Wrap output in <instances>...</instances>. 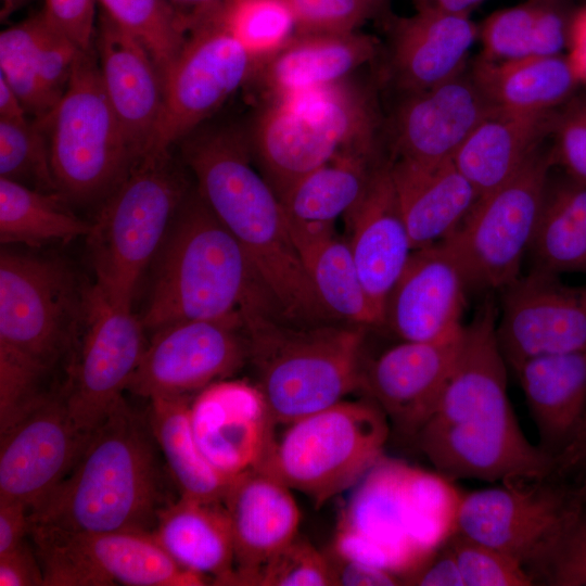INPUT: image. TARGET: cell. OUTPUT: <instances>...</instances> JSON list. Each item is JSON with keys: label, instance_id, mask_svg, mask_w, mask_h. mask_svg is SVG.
<instances>
[{"label": "cell", "instance_id": "obj_13", "mask_svg": "<svg viewBox=\"0 0 586 586\" xmlns=\"http://www.w3.org/2000/svg\"><path fill=\"white\" fill-rule=\"evenodd\" d=\"M542 480L502 482L463 493L457 531L517 560L546 581L564 539L583 517L574 492Z\"/></svg>", "mask_w": 586, "mask_h": 586}, {"label": "cell", "instance_id": "obj_53", "mask_svg": "<svg viewBox=\"0 0 586 586\" xmlns=\"http://www.w3.org/2000/svg\"><path fill=\"white\" fill-rule=\"evenodd\" d=\"M405 585L464 586L456 558L446 542Z\"/></svg>", "mask_w": 586, "mask_h": 586}, {"label": "cell", "instance_id": "obj_3", "mask_svg": "<svg viewBox=\"0 0 586 586\" xmlns=\"http://www.w3.org/2000/svg\"><path fill=\"white\" fill-rule=\"evenodd\" d=\"M146 416L124 397L66 477L29 511L30 525L72 532H152L171 501Z\"/></svg>", "mask_w": 586, "mask_h": 586}, {"label": "cell", "instance_id": "obj_42", "mask_svg": "<svg viewBox=\"0 0 586 586\" xmlns=\"http://www.w3.org/2000/svg\"><path fill=\"white\" fill-rule=\"evenodd\" d=\"M0 178L40 191L58 192L47 137L37 122L0 118Z\"/></svg>", "mask_w": 586, "mask_h": 586}, {"label": "cell", "instance_id": "obj_20", "mask_svg": "<svg viewBox=\"0 0 586 586\" xmlns=\"http://www.w3.org/2000/svg\"><path fill=\"white\" fill-rule=\"evenodd\" d=\"M189 412L199 447L222 475L232 480L262 468L277 422L255 383L214 382L190 400Z\"/></svg>", "mask_w": 586, "mask_h": 586}, {"label": "cell", "instance_id": "obj_11", "mask_svg": "<svg viewBox=\"0 0 586 586\" xmlns=\"http://www.w3.org/2000/svg\"><path fill=\"white\" fill-rule=\"evenodd\" d=\"M388 419L370 398L342 399L285 424L262 470L320 507L382 457Z\"/></svg>", "mask_w": 586, "mask_h": 586}, {"label": "cell", "instance_id": "obj_33", "mask_svg": "<svg viewBox=\"0 0 586 586\" xmlns=\"http://www.w3.org/2000/svg\"><path fill=\"white\" fill-rule=\"evenodd\" d=\"M152 534L181 568L232 585L234 547L224 502L179 496L160 512Z\"/></svg>", "mask_w": 586, "mask_h": 586}, {"label": "cell", "instance_id": "obj_32", "mask_svg": "<svg viewBox=\"0 0 586 586\" xmlns=\"http://www.w3.org/2000/svg\"><path fill=\"white\" fill-rule=\"evenodd\" d=\"M292 240L322 305L337 322L364 328L381 326L359 278L347 240L334 222L289 217Z\"/></svg>", "mask_w": 586, "mask_h": 586}, {"label": "cell", "instance_id": "obj_10", "mask_svg": "<svg viewBox=\"0 0 586 586\" xmlns=\"http://www.w3.org/2000/svg\"><path fill=\"white\" fill-rule=\"evenodd\" d=\"M35 122L47 137L56 190L72 205L102 203L140 161L105 93L94 47L78 52L63 97Z\"/></svg>", "mask_w": 586, "mask_h": 586}, {"label": "cell", "instance_id": "obj_27", "mask_svg": "<svg viewBox=\"0 0 586 586\" xmlns=\"http://www.w3.org/2000/svg\"><path fill=\"white\" fill-rule=\"evenodd\" d=\"M479 27L469 14L419 5L394 22L391 68L404 93L442 84L464 71Z\"/></svg>", "mask_w": 586, "mask_h": 586}, {"label": "cell", "instance_id": "obj_62", "mask_svg": "<svg viewBox=\"0 0 586 586\" xmlns=\"http://www.w3.org/2000/svg\"><path fill=\"white\" fill-rule=\"evenodd\" d=\"M367 1L375 14L381 12L387 3V0H367Z\"/></svg>", "mask_w": 586, "mask_h": 586}, {"label": "cell", "instance_id": "obj_25", "mask_svg": "<svg viewBox=\"0 0 586 586\" xmlns=\"http://www.w3.org/2000/svg\"><path fill=\"white\" fill-rule=\"evenodd\" d=\"M234 547L232 585H254L259 571L298 535L292 489L262 469L230 481L224 498Z\"/></svg>", "mask_w": 586, "mask_h": 586}, {"label": "cell", "instance_id": "obj_59", "mask_svg": "<svg viewBox=\"0 0 586 586\" xmlns=\"http://www.w3.org/2000/svg\"><path fill=\"white\" fill-rule=\"evenodd\" d=\"M176 8H186L191 11L212 5L220 0H168ZM190 11V12H191Z\"/></svg>", "mask_w": 586, "mask_h": 586}, {"label": "cell", "instance_id": "obj_52", "mask_svg": "<svg viewBox=\"0 0 586 586\" xmlns=\"http://www.w3.org/2000/svg\"><path fill=\"white\" fill-rule=\"evenodd\" d=\"M43 582V572L35 547L26 539L0 555L1 586H41Z\"/></svg>", "mask_w": 586, "mask_h": 586}, {"label": "cell", "instance_id": "obj_15", "mask_svg": "<svg viewBox=\"0 0 586 586\" xmlns=\"http://www.w3.org/2000/svg\"><path fill=\"white\" fill-rule=\"evenodd\" d=\"M46 586H201L208 579L177 564L152 532H72L30 525Z\"/></svg>", "mask_w": 586, "mask_h": 586}, {"label": "cell", "instance_id": "obj_58", "mask_svg": "<svg viewBox=\"0 0 586 586\" xmlns=\"http://www.w3.org/2000/svg\"><path fill=\"white\" fill-rule=\"evenodd\" d=\"M483 0H420L419 5L431 7L451 13L469 14Z\"/></svg>", "mask_w": 586, "mask_h": 586}, {"label": "cell", "instance_id": "obj_43", "mask_svg": "<svg viewBox=\"0 0 586 586\" xmlns=\"http://www.w3.org/2000/svg\"><path fill=\"white\" fill-rule=\"evenodd\" d=\"M464 586H532L534 576L517 560L458 531L447 540Z\"/></svg>", "mask_w": 586, "mask_h": 586}, {"label": "cell", "instance_id": "obj_48", "mask_svg": "<svg viewBox=\"0 0 586 586\" xmlns=\"http://www.w3.org/2000/svg\"><path fill=\"white\" fill-rule=\"evenodd\" d=\"M79 51L48 20L37 51V75L52 110L66 91Z\"/></svg>", "mask_w": 586, "mask_h": 586}, {"label": "cell", "instance_id": "obj_55", "mask_svg": "<svg viewBox=\"0 0 586 586\" xmlns=\"http://www.w3.org/2000/svg\"><path fill=\"white\" fill-rule=\"evenodd\" d=\"M565 55L578 82L586 85V5L570 16Z\"/></svg>", "mask_w": 586, "mask_h": 586}, {"label": "cell", "instance_id": "obj_26", "mask_svg": "<svg viewBox=\"0 0 586 586\" xmlns=\"http://www.w3.org/2000/svg\"><path fill=\"white\" fill-rule=\"evenodd\" d=\"M94 48L105 93L131 150L141 160L163 107L161 74L146 49L104 13Z\"/></svg>", "mask_w": 586, "mask_h": 586}, {"label": "cell", "instance_id": "obj_36", "mask_svg": "<svg viewBox=\"0 0 586 586\" xmlns=\"http://www.w3.org/2000/svg\"><path fill=\"white\" fill-rule=\"evenodd\" d=\"M374 152L346 150L296 181L280 199L286 215L334 222L361 198L378 163Z\"/></svg>", "mask_w": 586, "mask_h": 586}, {"label": "cell", "instance_id": "obj_14", "mask_svg": "<svg viewBox=\"0 0 586 586\" xmlns=\"http://www.w3.org/2000/svg\"><path fill=\"white\" fill-rule=\"evenodd\" d=\"M190 13L187 40L164 81V101L143 156H160L206 120L256 72V62L209 5Z\"/></svg>", "mask_w": 586, "mask_h": 586}, {"label": "cell", "instance_id": "obj_54", "mask_svg": "<svg viewBox=\"0 0 586 586\" xmlns=\"http://www.w3.org/2000/svg\"><path fill=\"white\" fill-rule=\"evenodd\" d=\"M29 531L28 506L21 500L0 496V555L24 542Z\"/></svg>", "mask_w": 586, "mask_h": 586}, {"label": "cell", "instance_id": "obj_18", "mask_svg": "<svg viewBox=\"0 0 586 586\" xmlns=\"http://www.w3.org/2000/svg\"><path fill=\"white\" fill-rule=\"evenodd\" d=\"M501 291L497 340L514 371L534 357L586 349V284L533 268Z\"/></svg>", "mask_w": 586, "mask_h": 586}, {"label": "cell", "instance_id": "obj_19", "mask_svg": "<svg viewBox=\"0 0 586 586\" xmlns=\"http://www.w3.org/2000/svg\"><path fill=\"white\" fill-rule=\"evenodd\" d=\"M89 437L73 422L60 385L0 434V496L23 501L30 511L71 472Z\"/></svg>", "mask_w": 586, "mask_h": 586}, {"label": "cell", "instance_id": "obj_21", "mask_svg": "<svg viewBox=\"0 0 586 586\" xmlns=\"http://www.w3.org/2000/svg\"><path fill=\"white\" fill-rule=\"evenodd\" d=\"M469 288L451 253L440 242L413 250L387 297L384 322L402 341L459 337Z\"/></svg>", "mask_w": 586, "mask_h": 586}, {"label": "cell", "instance_id": "obj_50", "mask_svg": "<svg viewBox=\"0 0 586 586\" xmlns=\"http://www.w3.org/2000/svg\"><path fill=\"white\" fill-rule=\"evenodd\" d=\"M556 586H586V517L570 532L546 577Z\"/></svg>", "mask_w": 586, "mask_h": 586}, {"label": "cell", "instance_id": "obj_22", "mask_svg": "<svg viewBox=\"0 0 586 586\" xmlns=\"http://www.w3.org/2000/svg\"><path fill=\"white\" fill-rule=\"evenodd\" d=\"M494 110L466 69L434 87L404 93L392 123L396 156L422 164L450 161Z\"/></svg>", "mask_w": 586, "mask_h": 586}, {"label": "cell", "instance_id": "obj_1", "mask_svg": "<svg viewBox=\"0 0 586 586\" xmlns=\"http://www.w3.org/2000/svg\"><path fill=\"white\" fill-rule=\"evenodd\" d=\"M496 327L497 310L488 300L463 327L448 382L416 444L453 481L547 479L555 472V457L533 445L515 418Z\"/></svg>", "mask_w": 586, "mask_h": 586}, {"label": "cell", "instance_id": "obj_8", "mask_svg": "<svg viewBox=\"0 0 586 586\" xmlns=\"http://www.w3.org/2000/svg\"><path fill=\"white\" fill-rule=\"evenodd\" d=\"M91 288L63 258L2 250L0 370L48 383L78 344Z\"/></svg>", "mask_w": 586, "mask_h": 586}, {"label": "cell", "instance_id": "obj_7", "mask_svg": "<svg viewBox=\"0 0 586 586\" xmlns=\"http://www.w3.org/2000/svg\"><path fill=\"white\" fill-rule=\"evenodd\" d=\"M378 130L375 100L352 77L267 101L246 129L254 162L279 199L343 151L375 153Z\"/></svg>", "mask_w": 586, "mask_h": 586}, {"label": "cell", "instance_id": "obj_45", "mask_svg": "<svg viewBox=\"0 0 586 586\" xmlns=\"http://www.w3.org/2000/svg\"><path fill=\"white\" fill-rule=\"evenodd\" d=\"M254 585H332L327 556L309 540L297 535L264 565Z\"/></svg>", "mask_w": 586, "mask_h": 586}, {"label": "cell", "instance_id": "obj_40", "mask_svg": "<svg viewBox=\"0 0 586 586\" xmlns=\"http://www.w3.org/2000/svg\"><path fill=\"white\" fill-rule=\"evenodd\" d=\"M48 20L43 11L4 29L0 35L1 76L21 99L35 120L47 117L52 107L37 75V51Z\"/></svg>", "mask_w": 586, "mask_h": 586}, {"label": "cell", "instance_id": "obj_37", "mask_svg": "<svg viewBox=\"0 0 586 586\" xmlns=\"http://www.w3.org/2000/svg\"><path fill=\"white\" fill-rule=\"evenodd\" d=\"M59 192L0 178L1 244L42 246L86 237L91 222L78 217Z\"/></svg>", "mask_w": 586, "mask_h": 586}, {"label": "cell", "instance_id": "obj_35", "mask_svg": "<svg viewBox=\"0 0 586 586\" xmlns=\"http://www.w3.org/2000/svg\"><path fill=\"white\" fill-rule=\"evenodd\" d=\"M146 419L179 496L224 502L230 479L199 447L190 421L189 396L149 399Z\"/></svg>", "mask_w": 586, "mask_h": 586}, {"label": "cell", "instance_id": "obj_41", "mask_svg": "<svg viewBox=\"0 0 586 586\" xmlns=\"http://www.w3.org/2000/svg\"><path fill=\"white\" fill-rule=\"evenodd\" d=\"M528 252L534 268L586 273V231L548 190Z\"/></svg>", "mask_w": 586, "mask_h": 586}, {"label": "cell", "instance_id": "obj_28", "mask_svg": "<svg viewBox=\"0 0 586 586\" xmlns=\"http://www.w3.org/2000/svg\"><path fill=\"white\" fill-rule=\"evenodd\" d=\"M378 52L375 39L356 31L295 34L265 61L252 80L273 101L344 80Z\"/></svg>", "mask_w": 586, "mask_h": 586}, {"label": "cell", "instance_id": "obj_4", "mask_svg": "<svg viewBox=\"0 0 586 586\" xmlns=\"http://www.w3.org/2000/svg\"><path fill=\"white\" fill-rule=\"evenodd\" d=\"M142 315L146 331L184 320L284 319L247 254L196 188L182 200L154 258Z\"/></svg>", "mask_w": 586, "mask_h": 586}, {"label": "cell", "instance_id": "obj_46", "mask_svg": "<svg viewBox=\"0 0 586 586\" xmlns=\"http://www.w3.org/2000/svg\"><path fill=\"white\" fill-rule=\"evenodd\" d=\"M550 150L569 178L586 184V92L575 93L553 116Z\"/></svg>", "mask_w": 586, "mask_h": 586}, {"label": "cell", "instance_id": "obj_34", "mask_svg": "<svg viewBox=\"0 0 586 586\" xmlns=\"http://www.w3.org/2000/svg\"><path fill=\"white\" fill-rule=\"evenodd\" d=\"M469 74L495 109L525 114L555 112L581 85L565 54L508 61L479 55Z\"/></svg>", "mask_w": 586, "mask_h": 586}, {"label": "cell", "instance_id": "obj_29", "mask_svg": "<svg viewBox=\"0 0 586 586\" xmlns=\"http://www.w3.org/2000/svg\"><path fill=\"white\" fill-rule=\"evenodd\" d=\"M391 174L413 250L448 238L479 199L453 160L422 164L396 158Z\"/></svg>", "mask_w": 586, "mask_h": 586}, {"label": "cell", "instance_id": "obj_12", "mask_svg": "<svg viewBox=\"0 0 586 586\" xmlns=\"http://www.w3.org/2000/svg\"><path fill=\"white\" fill-rule=\"evenodd\" d=\"M552 165L550 150L540 148L512 179L479 196L459 227L442 241L469 288L502 290L521 275Z\"/></svg>", "mask_w": 586, "mask_h": 586}, {"label": "cell", "instance_id": "obj_56", "mask_svg": "<svg viewBox=\"0 0 586 586\" xmlns=\"http://www.w3.org/2000/svg\"><path fill=\"white\" fill-rule=\"evenodd\" d=\"M579 468H586V413L572 441L556 457V469L561 474Z\"/></svg>", "mask_w": 586, "mask_h": 586}, {"label": "cell", "instance_id": "obj_38", "mask_svg": "<svg viewBox=\"0 0 586 586\" xmlns=\"http://www.w3.org/2000/svg\"><path fill=\"white\" fill-rule=\"evenodd\" d=\"M116 25L150 53L164 81L189 33L190 13L168 0H99Z\"/></svg>", "mask_w": 586, "mask_h": 586}, {"label": "cell", "instance_id": "obj_9", "mask_svg": "<svg viewBox=\"0 0 586 586\" xmlns=\"http://www.w3.org/2000/svg\"><path fill=\"white\" fill-rule=\"evenodd\" d=\"M190 188L170 153L143 156L101 203L86 235L98 294L132 307L140 279Z\"/></svg>", "mask_w": 586, "mask_h": 586}, {"label": "cell", "instance_id": "obj_39", "mask_svg": "<svg viewBox=\"0 0 586 586\" xmlns=\"http://www.w3.org/2000/svg\"><path fill=\"white\" fill-rule=\"evenodd\" d=\"M209 8L251 54L257 68L296 34L289 0H220Z\"/></svg>", "mask_w": 586, "mask_h": 586}, {"label": "cell", "instance_id": "obj_5", "mask_svg": "<svg viewBox=\"0 0 586 586\" xmlns=\"http://www.w3.org/2000/svg\"><path fill=\"white\" fill-rule=\"evenodd\" d=\"M462 496L442 473L382 456L354 485L330 548L405 585L457 532Z\"/></svg>", "mask_w": 586, "mask_h": 586}, {"label": "cell", "instance_id": "obj_17", "mask_svg": "<svg viewBox=\"0 0 586 586\" xmlns=\"http://www.w3.org/2000/svg\"><path fill=\"white\" fill-rule=\"evenodd\" d=\"M127 391L152 399L189 396L247 362L244 322L184 320L152 332Z\"/></svg>", "mask_w": 586, "mask_h": 586}, {"label": "cell", "instance_id": "obj_44", "mask_svg": "<svg viewBox=\"0 0 586 586\" xmlns=\"http://www.w3.org/2000/svg\"><path fill=\"white\" fill-rule=\"evenodd\" d=\"M538 1L506 8L492 13L479 27L481 55L493 61H508L533 55Z\"/></svg>", "mask_w": 586, "mask_h": 586}, {"label": "cell", "instance_id": "obj_47", "mask_svg": "<svg viewBox=\"0 0 586 586\" xmlns=\"http://www.w3.org/2000/svg\"><path fill=\"white\" fill-rule=\"evenodd\" d=\"M296 34H343L357 28L375 13L367 0H289Z\"/></svg>", "mask_w": 586, "mask_h": 586}, {"label": "cell", "instance_id": "obj_61", "mask_svg": "<svg viewBox=\"0 0 586 586\" xmlns=\"http://www.w3.org/2000/svg\"><path fill=\"white\" fill-rule=\"evenodd\" d=\"M574 495L579 504H582L583 506L586 504V470H585L584 479L579 487L575 489Z\"/></svg>", "mask_w": 586, "mask_h": 586}, {"label": "cell", "instance_id": "obj_63", "mask_svg": "<svg viewBox=\"0 0 586 586\" xmlns=\"http://www.w3.org/2000/svg\"><path fill=\"white\" fill-rule=\"evenodd\" d=\"M559 1H562V0H559ZM583 1H586V0H583Z\"/></svg>", "mask_w": 586, "mask_h": 586}, {"label": "cell", "instance_id": "obj_16", "mask_svg": "<svg viewBox=\"0 0 586 586\" xmlns=\"http://www.w3.org/2000/svg\"><path fill=\"white\" fill-rule=\"evenodd\" d=\"M145 328L132 307L114 305L92 285L87 318L61 385L68 413L90 436L104 421L141 360Z\"/></svg>", "mask_w": 586, "mask_h": 586}, {"label": "cell", "instance_id": "obj_31", "mask_svg": "<svg viewBox=\"0 0 586 586\" xmlns=\"http://www.w3.org/2000/svg\"><path fill=\"white\" fill-rule=\"evenodd\" d=\"M556 111L525 114L495 109L476 126L453 161L479 196L512 179L528 163L550 135Z\"/></svg>", "mask_w": 586, "mask_h": 586}, {"label": "cell", "instance_id": "obj_24", "mask_svg": "<svg viewBox=\"0 0 586 586\" xmlns=\"http://www.w3.org/2000/svg\"><path fill=\"white\" fill-rule=\"evenodd\" d=\"M344 216L359 278L383 324L390 292L413 251L392 179L391 162L378 163L366 191Z\"/></svg>", "mask_w": 586, "mask_h": 586}, {"label": "cell", "instance_id": "obj_6", "mask_svg": "<svg viewBox=\"0 0 586 586\" xmlns=\"http://www.w3.org/2000/svg\"><path fill=\"white\" fill-rule=\"evenodd\" d=\"M247 362L277 424H288L360 390L366 328L300 326L259 315L244 324Z\"/></svg>", "mask_w": 586, "mask_h": 586}, {"label": "cell", "instance_id": "obj_23", "mask_svg": "<svg viewBox=\"0 0 586 586\" xmlns=\"http://www.w3.org/2000/svg\"><path fill=\"white\" fill-rule=\"evenodd\" d=\"M461 336L447 342L402 341L364 369L360 390L402 435L415 440L433 413L455 366Z\"/></svg>", "mask_w": 586, "mask_h": 586}, {"label": "cell", "instance_id": "obj_60", "mask_svg": "<svg viewBox=\"0 0 586 586\" xmlns=\"http://www.w3.org/2000/svg\"><path fill=\"white\" fill-rule=\"evenodd\" d=\"M24 2L25 0H1V20L3 21L4 18H7Z\"/></svg>", "mask_w": 586, "mask_h": 586}, {"label": "cell", "instance_id": "obj_2", "mask_svg": "<svg viewBox=\"0 0 586 586\" xmlns=\"http://www.w3.org/2000/svg\"><path fill=\"white\" fill-rule=\"evenodd\" d=\"M195 188L247 254L280 315L300 326L336 322L322 305L292 240L289 218L257 170L245 132L219 126L183 152Z\"/></svg>", "mask_w": 586, "mask_h": 586}, {"label": "cell", "instance_id": "obj_51", "mask_svg": "<svg viewBox=\"0 0 586 586\" xmlns=\"http://www.w3.org/2000/svg\"><path fill=\"white\" fill-rule=\"evenodd\" d=\"M332 585L384 586L403 585L402 579L379 568L347 559L330 547L324 551Z\"/></svg>", "mask_w": 586, "mask_h": 586}, {"label": "cell", "instance_id": "obj_57", "mask_svg": "<svg viewBox=\"0 0 586 586\" xmlns=\"http://www.w3.org/2000/svg\"><path fill=\"white\" fill-rule=\"evenodd\" d=\"M0 118L12 122L27 120V112L12 87L0 75Z\"/></svg>", "mask_w": 586, "mask_h": 586}, {"label": "cell", "instance_id": "obj_49", "mask_svg": "<svg viewBox=\"0 0 586 586\" xmlns=\"http://www.w3.org/2000/svg\"><path fill=\"white\" fill-rule=\"evenodd\" d=\"M95 0H44L50 23L81 51L93 49Z\"/></svg>", "mask_w": 586, "mask_h": 586}, {"label": "cell", "instance_id": "obj_30", "mask_svg": "<svg viewBox=\"0 0 586 586\" xmlns=\"http://www.w3.org/2000/svg\"><path fill=\"white\" fill-rule=\"evenodd\" d=\"M539 446L555 458L586 413V349L531 358L517 370Z\"/></svg>", "mask_w": 586, "mask_h": 586}]
</instances>
